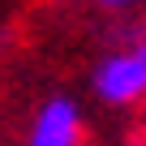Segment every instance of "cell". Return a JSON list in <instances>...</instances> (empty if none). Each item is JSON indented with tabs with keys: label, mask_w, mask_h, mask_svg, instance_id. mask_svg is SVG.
<instances>
[{
	"label": "cell",
	"mask_w": 146,
	"mask_h": 146,
	"mask_svg": "<svg viewBox=\"0 0 146 146\" xmlns=\"http://www.w3.org/2000/svg\"><path fill=\"white\" fill-rule=\"evenodd\" d=\"M95 86L108 103H133L146 95V39H137L133 47L116 52L99 73H95Z\"/></svg>",
	"instance_id": "6da1fadb"
},
{
	"label": "cell",
	"mask_w": 146,
	"mask_h": 146,
	"mask_svg": "<svg viewBox=\"0 0 146 146\" xmlns=\"http://www.w3.org/2000/svg\"><path fill=\"white\" fill-rule=\"evenodd\" d=\"M82 137V116L69 99H52L39 120H35V133H30V146H78Z\"/></svg>",
	"instance_id": "7a4b0ae2"
},
{
	"label": "cell",
	"mask_w": 146,
	"mask_h": 146,
	"mask_svg": "<svg viewBox=\"0 0 146 146\" xmlns=\"http://www.w3.org/2000/svg\"><path fill=\"white\" fill-rule=\"evenodd\" d=\"M99 5H108V9H120V5H133V0H99Z\"/></svg>",
	"instance_id": "3957f363"
}]
</instances>
